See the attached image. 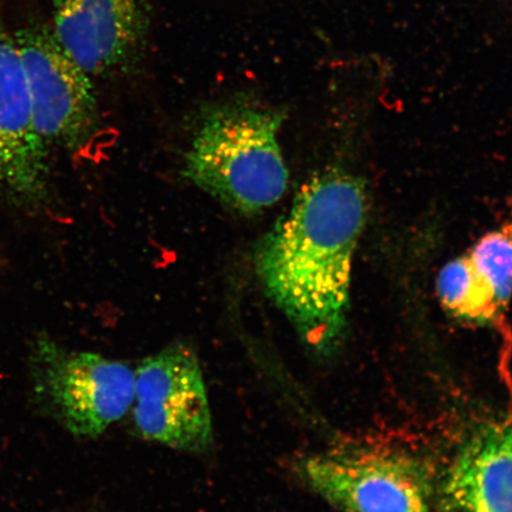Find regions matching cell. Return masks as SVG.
Returning <instances> with one entry per match:
<instances>
[{
  "label": "cell",
  "mask_w": 512,
  "mask_h": 512,
  "mask_svg": "<svg viewBox=\"0 0 512 512\" xmlns=\"http://www.w3.org/2000/svg\"><path fill=\"white\" fill-rule=\"evenodd\" d=\"M134 424L144 438L172 450L203 453L213 445V418L200 362L177 343L145 358L136 370Z\"/></svg>",
  "instance_id": "cell-4"
},
{
  "label": "cell",
  "mask_w": 512,
  "mask_h": 512,
  "mask_svg": "<svg viewBox=\"0 0 512 512\" xmlns=\"http://www.w3.org/2000/svg\"><path fill=\"white\" fill-rule=\"evenodd\" d=\"M305 483L343 512H432L425 467L399 453L319 454L299 464Z\"/></svg>",
  "instance_id": "cell-5"
},
{
  "label": "cell",
  "mask_w": 512,
  "mask_h": 512,
  "mask_svg": "<svg viewBox=\"0 0 512 512\" xmlns=\"http://www.w3.org/2000/svg\"><path fill=\"white\" fill-rule=\"evenodd\" d=\"M283 121L284 113L249 102L210 108L185 156L184 176L242 215L272 207L288 183L278 139Z\"/></svg>",
  "instance_id": "cell-2"
},
{
  "label": "cell",
  "mask_w": 512,
  "mask_h": 512,
  "mask_svg": "<svg viewBox=\"0 0 512 512\" xmlns=\"http://www.w3.org/2000/svg\"><path fill=\"white\" fill-rule=\"evenodd\" d=\"M438 293L446 310L466 322L494 323L505 310L467 255L448 262L443 268L438 278Z\"/></svg>",
  "instance_id": "cell-10"
},
{
  "label": "cell",
  "mask_w": 512,
  "mask_h": 512,
  "mask_svg": "<svg viewBox=\"0 0 512 512\" xmlns=\"http://www.w3.org/2000/svg\"><path fill=\"white\" fill-rule=\"evenodd\" d=\"M366 211L361 182L328 172L299 191L256 254L267 296L319 354L337 348L347 329L352 259Z\"/></svg>",
  "instance_id": "cell-1"
},
{
  "label": "cell",
  "mask_w": 512,
  "mask_h": 512,
  "mask_svg": "<svg viewBox=\"0 0 512 512\" xmlns=\"http://www.w3.org/2000/svg\"><path fill=\"white\" fill-rule=\"evenodd\" d=\"M32 373L38 395L76 437H99L133 406L136 371L93 352H69L40 339Z\"/></svg>",
  "instance_id": "cell-3"
},
{
  "label": "cell",
  "mask_w": 512,
  "mask_h": 512,
  "mask_svg": "<svg viewBox=\"0 0 512 512\" xmlns=\"http://www.w3.org/2000/svg\"><path fill=\"white\" fill-rule=\"evenodd\" d=\"M446 494L465 512H512V424L485 432L464 448Z\"/></svg>",
  "instance_id": "cell-9"
},
{
  "label": "cell",
  "mask_w": 512,
  "mask_h": 512,
  "mask_svg": "<svg viewBox=\"0 0 512 512\" xmlns=\"http://www.w3.org/2000/svg\"><path fill=\"white\" fill-rule=\"evenodd\" d=\"M467 258L505 309L512 296V221L486 234Z\"/></svg>",
  "instance_id": "cell-11"
},
{
  "label": "cell",
  "mask_w": 512,
  "mask_h": 512,
  "mask_svg": "<svg viewBox=\"0 0 512 512\" xmlns=\"http://www.w3.org/2000/svg\"><path fill=\"white\" fill-rule=\"evenodd\" d=\"M147 0H53V32L89 78L124 67L142 47Z\"/></svg>",
  "instance_id": "cell-8"
},
{
  "label": "cell",
  "mask_w": 512,
  "mask_h": 512,
  "mask_svg": "<svg viewBox=\"0 0 512 512\" xmlns=\"http://www.w3.org/2000/svg\"><path fill=\"white\" fill-rule=\"evenodd\" d=\"M48 171L22 56L0 14V190L22 206H38L47 200Z\"/></svg>",
  "instance_id": "cell-7"
},
{
  "label": "cell",
  "mask_w": 512,
  "mask_h": 512,
  "mask_svg": "<svg viewBox=\"0 0 512 512\" xmlns=\"http://www.w3.org/2000/svg\"><path fill=\"white\" fill-rule=\"evenodd\" d=\"M15 38L44 144L74 149L85 143L98 117L91 78L69 59L46 25H28Z\"/></svg>",
  "instance_id": "cell-6"
}]
</instances>
